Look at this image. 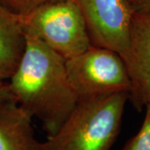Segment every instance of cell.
Listing matches in <instances>:
<instances>
[{
    "instance_id": "1",
    "label": "cell",
    "mask_w": 150,
    "mask_h": 150,
    "mask_svg": "<svg viewBox=\"0 0 150 150\" xmlns=\"http://www.w3.org/2000/svg\"><path fill=\"white\" fill-rule=\"evenodd\" d=\"M26 43L7 83L13 100L54 135L79 101L69 79L66 59L37 38L25 33Z\"/></svg>"
},
{
    "instance_id": "2",
    "label": "cell",
    "mask_w": 150,
    "mask_h": 150,
    "mask_svg": "<svg viewBox=\"0 0 150 150\" xmlns=\"http://www.w3.org/2000/svg\"><path fill=\"white\" fill-rule=\"evenodd\" d=\"M127 92L79 99L60 129L40 150H110L118 138Z\"/></svg>"
},
{
    "instance_id": "3",
    "label": "cell",
    "mask_w": 150,
    "mask_h": 150,
    "mask_svg": "<svg viewBox=\"0 0 150 150\" xmlns=\"http://www.w3.org/2000/svg\"><path fill=\"white\" fill-rule=\"evenodd\" d=\"M25 33L31 34L64 59L92 47L85 21L74 0H60L20 15Z\"/></svg>"
},
{
    "instance_id": "4",
    "label": "cell",
    "mask_w": 150,
    "mask_h": 150,
    "mask_svg": "<svg viewBox=\"0 0 150 150\" xmlns=\"http://www.w3.org/2000/svg\"><path fill=\"white\" fill-rule=\"evenodd\" d=\"M66 70L78 99L127 92L133 84L122 57L108 48L92 46L67 59Z\"/></svg>"
},
{
    "instance_id": "5",
    "label": "cell",
    "mask_w": 150,
    "mask_h": 150,
    "mask_svg": "<svg viewBox=\"0 0 150 150\" xmlns=\"http://www.w3.org/2000/svg\"><path fill=\"white\" fill-rule=\"evenodd\" d=\"M84 18L92 45L119 54L132 69L131 22L134 11L126 0H74Z\"/></svg>"
},
{
    "instance_id": "6",
    "label": "cell",
    "mask_w": 150,
    "mask_h": 150,
    "mask_svg": "<svg viewBox=\"0 0 150 150\" xmlns=\"http://www.w3.org/2000/svg\"><path fill=\"white\" fill-rule=\"evenodd\" d=\"M133 88L129 100L141 111L150 107V12H134L131 22Z\"/></svg>"
},
{
    "instance_id": "7",
    "label": "cell",
    "mask_w": 150,
    "mask_h": 150,
    "mask_svg": "<svg viewBox=\"0 0 150 150\" xmlns=\"http://www.w3.org/2000/svg\"><path fill=\"white\" fill-rule=\"evenodd\" d=\"M0 150H40L32 118L13 99L0 104Z\"/></svg>"
},
{
    "instance_id": "8",
    "label": "cell",
    "mask_w": 150,
    "mask_h": 150,
    "mask_svg": "<svg viewBox=\"0 0 150 150\" xmlns=\"http://www.w3.org/2000/svg\"><path fill=\"white\" fill-rule=\"evenodd\" d=\"M26 43L20 15L0 2V80H8Z\"/></svg>"
},
{
    "instance_id": "9",
    "label": "cell",
    "mask_w": 150,
    "mask_h": 150,
    "mask_svg": "<svg viewBox=\"0 0 150 150\" xmlns=\"http://www.w3.org/2000/svg\"><path fill=\"white\" fill-rule=\"evenodd\" d=\"M120 150H150V107H145V116L139 132L130 138Z\"/></svg>"
},
{
    "instance_id": "10",
    "label": "cell",
    "mask_w": 150,
    "mask_h": 150,
    "mask_svg": "<svg viewBox=\"0 0 150 150\" xmlns=\"http://www.w3.org/2000/svg\"><path fill=\"white\" fill-rule=\"evenodd\" d=\"M60 0H0L2 4L19 15L27 14L40 6Z\"/></svg>"
},
{
    "instance_id": "11",
    "label": "cell",
    "mask_w": 150,
    "mask_h": 150,
    "mask_svg": "<svg viewBox=\"0 0 150 150\" xmlns=\"http://www.w3.org/2000/svg\"><path fill=\"white\" fill-rule=\"evenodd\" d=\"M12 99L13 98L11 95L8 84L4 83V81L0 80V104L7 102L8 100H12Z\"/></svg>"
},
{
    "instance_id": "12",
    "label": "cell",
    "mask_w": 150,
    "mask_h": 150,
    "mask_svg": "<svg viewBox=\"0 0 150 150\" xmlns=\"http://www.w3.org/2000/svg\"><path fill=\"white\" fill-rule=\"evenodd\" d=\"M134 12L149 13L150 12V0H139L133 7Z\"/></svg>"
},
{
    "instance_id": "13",
    "label": "cell",
    "mask_w": 150,
    "mask_h": 150,
    "mask_svg": "<svg viewBox=\"0 0 150 150\" xmlns=\"http://www.w3.org/2000/svg\"><path fill=\"white\" fill-rule=\"evenodd\" d=\"M126 1L129 3V4L131 6V8H132V7H133V6H134V4L139 1V0H126Z\"/></svg>"
}]
</instances>
